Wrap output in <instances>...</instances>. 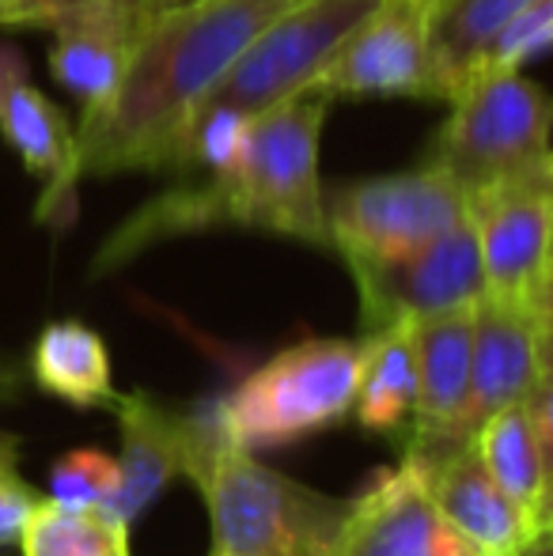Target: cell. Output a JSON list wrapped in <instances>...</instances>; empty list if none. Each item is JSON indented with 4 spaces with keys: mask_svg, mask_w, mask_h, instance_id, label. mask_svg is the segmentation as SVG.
I'll return each instance as SVG.
<instances>
[{
    "mask_svg": "<svg viewBox=\"0 0 553 556\" xmlns=\"http://www.w3.org/2000/svg\"><path fill=\"white\" fill-rule=\"evenodd\" d=\"M292 0H178L140 35L118 88L76 122L80 178L167 170L236 58Z\"/></svg>",
    "mask_w": 553,
    "mask_h": 556,
    "instance_id": "obj_1",
    "label": "cell"
},
{
    "mask_svg": "<svg viewBox=\"0 0 553 556\" xmlns=\"http://www.w3.org/2000/svg\"><path fill=\"white\" fill-rule=\"evenodd\" d=\"M330 99L303 91L247 117L239 144L209 167L201 186L171 190L137 208L96 254L91 277L122 269L160 239L236 224L288 235L307 247H330L318 144Z\"/></svg>",
    "mask_w": 553,
    "mask_h": 556,
    "instance_id": "obj_2",
    "label": "cell"
},
{
    "mask_svg": "<svg viewBox=\"0 0 553 556\" xmlns=\"http://www.w3.org/2000/svg\"><path fill=\"white\" fill-rule=\"evenodd\" d=\"M186 477L198 484L224 556H330L349 504L262 466L216 420V405L190 409Z\"/></svg>",
    "mask_w": 553,
    "mask_h": 556,
    "instance_id": "obj_3",
    "label": "cell"
},
{
    "mask_svg": "<svg viewBox=\"0 0 553 556\" xmlns=\"http://www.w3.org/2000/svg\"><path fill=\"white\" fill-rule=\"evenodd\" d=\"M432 163L470 193L553 190V99L516 61H486L455 96Z\"/></svg>",
    "mask_w": 553,
    "mask_h": 556,
    "instance_id": "obj_4",
    "label": "cell"
},
{
    "mask_svg": "<svg viewBox=\"0 0 553 556\" xmlns=\"http://www.w3.org/2000/svg\"><path fill=\"white\" fill-rule=\"evenodd\" d=\"M361 364L364 341L307 337L288 344L216 402V420L251 454L296 443L353 417Z\"/></svg>",
    "mask_w": 553,
    "mask_h": 556,
    "instance_id": "obj_5",
    "label": "cell"
},
{
    "mask_svg": "<svg viewBox=\"0 0 553 556\" xmlns=\"http://www.w3.org/2000/svg\"><path fill=\"white\" fill-rule=\"evenodd\" d=\"M379 0H292L285 4L254 42L236 58L198 114L228 111L254 117L269 106L315 88L323 68L334 61L356 23ZM190 132V129H186Z\"/></svg>",
    "mask_w": 553,
    "mask_h": 556,
    "instance_id": "obj_6",
    "label": "cell"
},
{
    "mask_svg": "<svg viewBox=\"0 0 553 556\" xmlns=\"http://www.w3.org/2000/svg\"><path fill=\"white\" fill-rule=\"evenodd\" d=\"M466 216V190L432 160L425 167L364 178L326 193L330 247L345 262L406 257Z\"/></svg>",
    "mask_w": 553,
    "mask_h": 556,
    "instance_id": "obj_7",
    "label": "cell"
},
{
    "mask_svg": "<svg viewBox=\"0 0 553 556\" xmlns=\"http://www.w3.org/2000/svg\"><path fill=\"white\" fill-rule=\"evenodd\" d=\"M345 265L361 295L364 333L474 307L486 295V269L470 216L406 257Z\"/></svg>",
    "mask_w": 553,
    "mask_h": 556,
    "instance_id": "obj_8",
    "label": "cell"
},
{
    "mask_svg": "<svg viewBox=\"0 0 553 556\" xmlns=\"http://www.w3.org/2000/svg\"><path fill=\"white\" fill-rule=\"evenodd\" d=\"M432 0H379L315 80L323 99H432Z\"/></svg>",
    "mask_w": 553,
    "mask_h": 556,
    "instance_id": "obj_9",
    "label": "cell"
},
{
    "mask_svg": "<svg viewBox=\"0 0 553 556\" xmlns=\"http://www.w3.org/2000/svg\"><path fill=\"white\" fill-rule=\"evenodd\" d=\"M330 556H486L451 527L414 462L384 469L341 519Z\"/></svg>",
    "mask_w": 553,
    "mask_h": 556,
    "instance_id": "obj_10",
    "label": "cell"
},
{
    "mask_svg": "<svg viewBox=\"0 0 553 556\" xmlns=\"http://www.w3.org/2000/svg\"><path fill=\"white\" fill-rule=\"evenodd\" d=\"M0 137L35 178H42L38 220L65 227L76 213V129L65 111L30 84L27 61L15 46L0 42Z\"/></svg>",
    "mask_w": 553,
    "mask_h": 556,
    "instance_id": "obj_11",
    "label": "cell"
},
{
    "mask_svg": "<svg viewBox=\"0 0 553 556\" xmlns=\"http://www.w3.org/2000/svg\"><path fill=\"white\" fill-rule=\"evenodd\" d=\"M486 295L535 307L553 273V190L504 186L470 193Z\"/></svg>",
    "mask_w": 553,
    "mask_h": 556,
    "instance_id": "obj_12",
    "label": "cell"
},
{
    "mask_svg": "<svg viewBox=\"0 0 553 556\" xmlns=\"http://www.w3.org/2000/svg\"><path fill=\"white\" fill-rule=\"evenodd\" d=\"M417 356V413L410 425L406 454H440L474 446L463 435V413L470 402L474 307L448 311L410 323Z\"/></svg>",
    "mask_w": 553,
    "mask_h": 556,
    "instance_id": "obj_13",
    "label": "cell"
},
{
    "mask_svg": "<svg viewBox=\"0 0 553 556\" xmlns=\"http://www.w3.org/2000/svg\"><path fill=\"white\" fill-rule=\"evenodd\" d=\"M539 315L535 307L481 295L474 303V359H470V402L463 413V435L474 443L478 428L508 405H524L539 367Z\"/></svg>",
    "mask_w": 553,
    "mask_h": 556,
    "instance_id": "obj_14",
    "label": "cell"
},
{
    "mask_svg": "<svg viewBox=\"0 0 553 556\" xmlns=\"http://www.w3.org/2000/svg\"><path fill=\"white\" fill-rule=\"evenodd\" d=\"M417 466L425 489L440 504L458 534H466L486 556H512L535 538V527L501 484L486 473L474 446H455L440 454H406Z\"/></svg>",
    "mask_w": 553,
    "mask_h": 556,
    "instance_id": "obj_15",
    "label": "cell"
},
{
    "mask_svg": "<svg viewBox=\"0 0 553 556\" xmlns=\"http://www.w3.org/2000/svg\"><path fill=\"white\" fill-rule=\"evenodd\" d=\"M118 417V496L111 511L122 522H134L148 511L155 496L186 473V446H190V409L163 405L160 397L134 390L114 397Z\"/></svg>",
    "mask_w": 553,
    "mask_h": 556,
    "instance_id": "obj_16",
    "label": "cell"
},
{
    "mask_svg": "<svg viewBox=\"0 0 553 556\" xmlns=\"http://www.w3.org/2000/svg\"><path fill=\"white\" fill-rule=\"evenodd\" d=\"M144 30L148 23L126 15H76L50 30V73L68 96L80 99V114L111 99Z\"/></svg>",
    "mask_w": 553,
    "mask_h": 556,
    "instance_id": "obj_17",
    "label": "cell"
},
{
    "mask_svg": "<svg viewBox=\"0 0 553 556\" xmlns=\"http://www.w3.org/2000/svg\"><path fill=\"white\" fill-rule=\"evenodd\" d=\"M531 4L535 0H432V99H451L486 61H493Z\"/></svg>",
    "mask_w": 553,
    "mask_h": 556,
    "instance_id": "obj_18",
    "label": "cell"
},
{
    "mask_svg": "<svg viewBox=\"0 0 553 556\" xmlns=\"http://www.w3.org/2000/svg\"><path fill=\"white\" fill-rule=\"evenodd\" d=\"M27 375L42 394L61 397L76 409H111L118 397L106 341L76 318L50 323L35 337Z\"/></svg>",
    "mask_w": 553,
    "mask_h": 556,
    "instance_id": "obj_19",
    "label": "cell"
},
{
    "mask_svg": "<svg viewBox=\"0 0 553 556\" xmlns=\"http://www.w3.org/2000/svg\"><path fill=\"white\" fill-rule=\"evenodd\" d=\"M361 387H356L353 417L368 432L394 435L414 425L417 413V356L410 326L364 333Z\"/></svg>",
    "mask_w": 553,
    "mask_h": 556,
    "instance_id": "obj_20",
    "label": "cell"
},
{
    "mask_svg": "<svg viewBox=\"0 0 553 556\" xmlns=\"http://www.w3.org/2000/svg\"><path fill=\"white\" fill-rule=\"evenodd\" d=\"M474 451H478L486 473L501 484L504 496L535 527V507L546 489V458H542L539 435H535L524 405H508L497 417H489L474 435Z\"/></svg>",
    "mask_w": 553,
    "mask_h": 556,
    "instance_id": "obj_21",
    "label": "cell"
},
{
    "mask_svg": "<svg viewBox=\"0 0 553 556\" xmlns=\"http://www.w3.org/2000/svg\"><path fill=\"white\" fill-rule=\"evenodd\" d=\"M15 545L23 556H129V522L111 507L38 500Z\"/></svg>",
    "mask_w": 553,
    "mask_h": 556,
    "instance_id": "obj_22",
    "label": "cell"
},
{
    "mask_svg": "<svg viewBox=\"0 0 553 556\" xmlns=\"http://www.w3.org/2000/svg\"><path fill=\"white\" fill-rule=\"evenodd\" d=\"M118 496V458L103 451H68L50 469V500L73 507H111Z\"/></svg>",
    "mask_w": 553,
    "mask_h": 556,
    "instance_id": "obj_23",
    "label": "cell"
},
{
    "mask_svg": "<svg viewBox=\"0 0 553 556\" xmlns=\"http://www.w3.org/2000/svg\"><path fill=\"white\" fill-rule=\"evenodd\" d=\"M175 0H20L15 27L53 30L58 23L76 20V15H126L137 23H152Z\"/></svg>",
    "mask_w": 553,
    "mask_h": 556,
    "instance_id": "obj_24",
    "label": "cell"
},
{
    "mask_svg": "<svg viewBox=\"0 0 553 556\" xmlns=\"http://www.w3.org/2000/svg\"><path fill=\"white\" fill-rule=\"evenodd\" d=\"M38 492L20 473V440L0 428V549L20 542L30 511L38 507Z\"/></svg>",
    "mask_w": 553,
    "mask_h": 556,
    "instance_id": "obj_25",
    "label": "cell"
},
{
    "mask_svg": "<svg viewBox=\"0 0 553 556\" xmlns=\"http://www.w3.org/2000/svg\"><path fill=\"white\" fill-rule=\"evenodd\" d=\"M524 409H527V417H531L535 435H539L542 458H546V477H550L553 473V375H542V379L535 382Z\"/></svg>",
    "mask_w": 553,
    "mask_h": 556,
    "instance_id": "obj_26",
    "label": "cell"
},
{
    "mask_svg": "<svg viewBox=\"0 0 553 556\" xmlns=\"http://www.w3.org/2000/svg\"><path fill=\"white\" fill-rule=\"evenodd\" d=\"M23 387H27V364L20 356L0 352V405L15 402L23 394Z\"/></svg>",
    "mask_w": 553,
    "mask_h": 556,
    "instance_id": "obj_27",
    "label": "cell"
},
{
    "mask_svg": "<svg viewBox=\"0 0 553 556\" xmlns=\"http://www.w3.org/2000/svg\"><path fill=\"white\" fill-rule=\"evenodd\" d=\"M535 534H553V473L546 477V489L535 507Z\"/></svg>",
    "mask_w": 553,
    "mask_h": 556,
    "instance_id": "obj_28",
    "label": "cell"
},
{
    "mask_svg": "<svg viewBox=\"0 0 553 556\" xmlns=\"http://www.w3.org/2000/svg\"><path fill=\"white\" fill-rule=\"evenodd\" d=\"M539 367H542V375H553V318L539 326Z\"/></svg>",
    "mask_w": 553,
    "mask_h": 556,
    "instance_id": "obj_29",
    "label": "cell"
},
{
    "mask_svg": "<svg viewBox=\"0 0 553 556\" xmlns=\"http://www.w3.org/2000/svg\"><path fill=\"white\" fill-rule=\"evenodd\" d=\"M512 556H553V534H535L524 549L512 553Z\"/></svg>",
    "mask_w": 553,
    "mask_h": 556,
    "instance_id": "obj_30",
    "label": "cell"
},
{
    "mask_svg": "<svg viewBox=\"0 0 553 556\" xmlns=\"http://www.w3.org/2000/svg\"><path fill=\"white\" fill-rule=\"evenodd\" d=\"M535 315H539L542 323H550V318H553V273H550L546 285H542L539 300H535Z\"/></svg>",
    "mask_w": 553,
    "mask_h": 556,
    "instance_id": "obj_31",
    "label": "cell"
},
{
    "mask_svg": "<svg viewBox=\"0 0 553 556\" xmlns=\"http://www.w3.org/2000/svg\"><path fill=\"white\" fill-rule=\"evenodd\" d=\"M15 12H20V0H0V30L15 27Z\"/></svg>",
    "mask_w": 553,
    "mask_h": 556,
    "instance_id": "obj_32",
    "label": "cell"
},
{
    "mask_svg": "<svg viewBox=\"0 0 553 556\" xmlns=\"http://www.w3.org/2000/svg\"><path fill=\"white\" fill-rule=\"evenodd\" d=\"M213 556H224V553H213Z\"/></svg>",
    "mask_w": 553,
    "mask_h": 556,
    "instance_id": "obj_33",
    "label": "cell"
},
{
    "mask_svg": "<svg viewBox=\"0 0 553 556\" xmlns=\"http://www.w3.org/2000/svg\"><path fill=\"white\" fill-rule=\"evenodd\" d=\"M175 4H178V0H175Z\"/></svg>",
    "mask_w": 553,
    "mask_h": 556,
    "instance_id": "obj_34",
    "label": "cell"
}]
</instances>
